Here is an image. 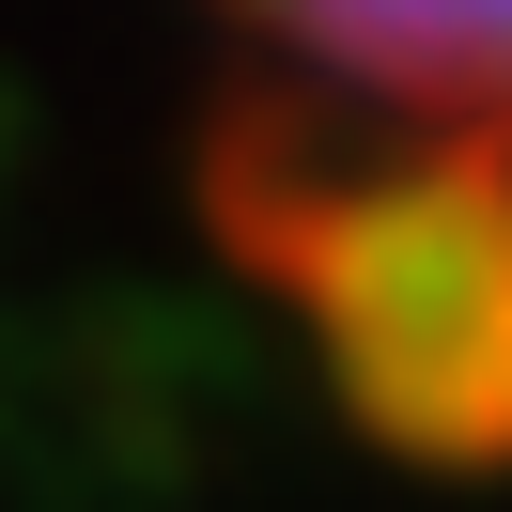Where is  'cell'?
I'll return each instance as SVG.
<instances>
[{"label": "cell", "instance_id": "2", "mask_svg": "<svg viewBox=\"0 0 512 512\" xmlns=\"http://www.w3.org/2000/svg\"><path fill=\"white\" fill-rule=\"evenodd\" d=\"M218 16L249 32L233 109L512 171V0H218Z\"/></svg>", "mask_w": 512, "mask_h": 512}, {"label": "cell", "instance_id": "1", "mask_svg": "<svg viewBox=\"0 0 512 512\" xmlns=\"http://www.w3.org/2000/svg\"><path fill=\"white\" fill-rule=\"evenodd\" d=\"M202 202L388 450L512 466V171L233 109Z\"/></svg>", "mask_w": 512, "mask_h": 512}]
</instances>
